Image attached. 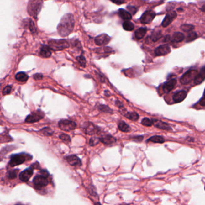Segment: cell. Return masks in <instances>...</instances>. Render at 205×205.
<instances>
[{"label": "cell", "mask_w": 205, "mask_h": 205, "mask_svg": "<svg viewBox=\"0 0 205 205\" xmlns=\"http://www.w3.org/2000/svg\"><path fill=\"white\" fill-rule=\"evenodd\" d=\"M16 79L21 82H27L28 79V76L24 72H19L15 76Z\"/></svg>", "instance_id": "25"}, {"label": "cell", "mask_w": 205, "mask_h": 205, "mask_svg": "<svg viewBox=\"0 0 205 205\" xmlns=\"http://www.w3.org/2000/svg\"><path fill=\"white\" fill-rule=\"evenodd\" d=\"M12 91V87L10 86H7L6 87L3 91V94L4 96H6V95H7V94H9Z\"/></svg>", "instance_id": "41"}, {"label": "cell", "mask_w": 205, "mask_h": 205, "mask_svg": "<svg viewBox=\"0 0 205 205\" xmlns=\"http://www.w3.org/2000/svg\"><path fill=\"white\" fill-rule=\"evenodd\" d=\"M66 159L68 163L72 166L78 167V166H81L82 164V162H81V160H80V158L77 157L76 155H71L68 156L66 158Z\"/></svg>", "instance_id": "16"}, {"label": "cell", "mask_w": 205, "mask_h": 205, "mask_svg": "<svg viewBox=\"0 0 205 205\" xmlns=\"http://www.w3.org/2000/svg\"><path fill=\"white\" fill-rule=\"evenodd\" d=\"M148 142H152L154 143H157V144H163L165 142L163 137L161 136H154L151 137L148 140Z\"/></svg>", "instance_id": "26"}, {"label": "cell", "mask_w": 205, "mask_h": 205, "mask_svg": "<svg viewBox=\"0 0 205 205\" xmlns=\"http://www.w3.org/2000/svg\"><path fill=\"white\" fill-rule=\"evenodd\" d=\"M205 80V66L202 67L194 80L195 85H200Z\"/></svg>", "instance_id": "18"}, {"label": "cell", "mask_w": 205, "mask_h": 205, "mask_svg": "<svg viewBox=\"0 0 205 205\" xmlns=\"http://www.w3.org/2000/svg\"><path fill=\"white\" fill-rule=\"evenodd\" d=\"M198 74V71L194 69H190L185 72L180 79V82L183 85H187L190 83L192 81H194L197 75Z\"/></svg>", "instance_id": "4"}, {"label": "cell", "mask_w": 205, "mask_h": 205, "mask_svg": "<svg viewBox=\"0 0 205 205\" xmlns=\"http://www.w3.org/2000/svg\"><path fill=\"white\" fill-rule=\"evenodd\" d=\"M152 121H153V125L160 129L166 130V131H171L172 130V129L171 128V127L167 124L166 123L164 122L157 120V119H154V120H152Z\"/></svg>", "instance_id": "19"}, {"label": "cell", "mask_w": 205, "mask_h": 205, "mask_svg": "<svg viewBox=\"0 0 205 205\" xmlns=\"http://www.w3.org/2000/svg\"><path fill=\"white\" fill-rule=\"evenodd\" d=\"M127 9L129 11V12L131 14H133V15L135 14V13L137 12V9L136 7L132 6H127Z\"/></svg>", "instance_id": "40"}, {"label": "cell", "mask_w": 205, "mask_h": 205, "mask_svg": "<svg viewBox=\"0 0 205 205\" xmlns=\"http://www.w3.org/2000/svg\"><path fill=\"white\" fill-rule=\"evenodd\" d=\"M40 55L43 58H49L51 56V51L49 47V46L46 45H43L41 46V50L40 52Z\"/></svg>", "instance_id": "21"}, {"label": "cell", "mask_w": 205, "mask_h": 205, "mask_svg": "<svg viewBox=\"0 0 205 205\" xmlns=\"http://www.w3.org/2000/svg\"><path fill=\"white\" fill-rule=\"evenodd\" d=\"M99 142H100L99 138H98L97 137H92L89 140V144L91 146H95L97 144H98Z\"/></svg>", "instance_id": "36"}, {"label": "cell", "mask_w": 205, "mask_h": 205, "mask_svg": "<svg viewBox=\"0 0 205 205\" xmlns=\"http://www.w3.org/2000/svg\"><path fill=\"white\" fill-rule=\"evenodd\" d=\"M181 29L184 32H191L194 29V26L190 24H184L181 26Z\"/></svg>", "instance_id": "32"}, {"label": "cell", "mask_w": 205, "mask_h": 205, "mask_svg": "<svg viewBox=\"0 0 205 205\" xmlns=\"http://www.w3.org/2000/svg\"><path fill=\"white\" fill-rule=\"evenodd\" d=\"M75 27L74 16L71 14H67L62 18L58 26V31L62 37H66L71 34Z\"/></svg>", "instance_id": "1"}, {"label": "cell", "mask_w": 205, "mask_h": 205, "mask_svg": "<svg viewBox=\"0 0 205 205\" xmlns=\"http://www.w3.org/2000/svg\"><path fill=\"white\" fill-rule=\"evenodd\" d=\"M143 139H144V137L142 136H139L134 137L133 138V140L135 142H142Z\"/></svg>", "instance_id": "44"}, {"label": "cell", "mask_w": 205, "mask_h": 205, "mask_svg": "<svg viewBox=\"0 0 205 205\" xmlns=\"http://www.w3.org/2000/svg\"><path fill=\"white\" fill-rule=\"evenodd\" d=\"M29 28L30 30L33 33H35L36 32V28L35 27L34 23L32 21H30V24H29Z\"/></svg>", "instance_id": "42"}, {"label": "cell", "mask_w": 205, "mask_h": 205, "mask_svg": "<svg viewBox=\"0 0 205 205\" xmlns=\"http://www.w3.org/2000/svg\"><path fill=\"white\" fill-rule=\"evenodd\" d=\"M118 128L119 130H121L123 132L127 133V132H130L131 131V128H130V126L123 121H120L118 123Z\"/></svg>", "instance_id": "28"}, {"label": "cell", "mask_w": 205, "mask_h": 205, "mask_svg": "<svg viewBox=\"0 0 205 205\" xmlns=\"http://www.w3.org/2000/svg\"><path fill=\"white\" fill-rule=\"evenodd\" d=\"M184 34L180 32L175 33L172 36V41L175 43H179L181 41H183L184 40Z\"/></svg>", "instance_id": "24"}, {"label": "cell", "mask_w": 205, "mask_h": 205, "mask_svg": "<svg viewBox=\"0 0 205 205\" xmlns=\"http://www.w3.org/2000/svg\"><path fill=\"white\" fill-rule=\"evenodd\" d=\"M176 16H177V14L174 11L168 13L166 14V17L164 18V20L162 22V26L163 27H166L169 26L173 21V20L176 18Z\"/></svg>", "instance_id": "13"}, {"label": "cell", "mask_w": 205, "mask_h": 205, "mask_svg": "<svg viewBox=\"0 0 205 205\" xmlns=\"http://www.w3.org/2000/svg\"><path fill=\"white\" fill-rule=\"evenodd\" d=\"M170 39H171V37H170V35H166V36L164 37V41H169Z\"/></svg>", "instance_id": "47"}, {"label": "cell", "mask_w": 205, "mask_h": 205, "mask_svg": "<svg viewBox=\"0 0 205 205\" xmlns=\"http://www.w3.org/2000/svg\"><path fill=\"white\" fill-rule=\"evenodd\" d=\"M33 174V171L31 168L27 169L25 171H22L19 174V178L21 181L24 182H27Z\"/></svg>", "instance_id": "17"}, {"label": "cell", "mask_w": 205, "mask_h": 205, "mask_svg": "<svg viewBox=\"0 0 205 205\" xmlns=\"http://www.w3.org/2000/svg\"><path fill=\"white\" fill-rule=\"evenodd\" d=\"M197 38V34L196 32L191 31L189 34H188L187 39H186V42L190 43L191 41H194Z\"/></svg>", "instance_id": "30"}, {"label": "cell", "mask_w": 205, "mask_h": 205, "mask_svg": "<svg viewBox=\"0 0 205 205\" xmlns=\"http://www.w3.org/2000/svg\"><path fill=\"white\" fill-rule=\"evenodd\" d=\"M59 127L64 131H69L71 130H73L76 128V124L75 122L68 120V119H62L61 120L58 124Z\"/></svg>", "instance_id": "5"}, {"label": "cell", "mask_w": 205, "mask_h": 205, "mask_svg": "<svg viewBox=\"0 0 205 205\" xmlns=\"http://www.w3.org/2000/svg\"><path fill=\"white\" fill-rule=\"evenodd\" d=\"M123 28L125 30L128 31H131L134 29V25L130 21H125L123 23Z\"/></svg>", "instance_id": "29"}, {"label": "cell", "mask_w": 205, "mask_h": 205, "mask_svg": "<svg viewBox=\"0 0 205 205\" xmlns=\"http://www.w3.org/2000/svg\"><path fill=\"white\" fill-rule=\"evenodd\" d=\"M82 129L85 133L89 135H93L98 131V129L93 124L90 122H86L83 124Z\"/></svg>", "instance_id": "8"}, {"label": "cell", "mask_w": 205, "mask_h": 205, "mask_svg": "<svg viewBox=\"0 0 205 205\" xmlns=\"http://www.w3.org/2000/svg\"><path fill=\"white\" fill-rule=\"evenodd\" d=\"M199 104H200V106H205V89L203 92V94L202 97V98L199 101Z\"/></svg>", "instance_id": "43"}, {"label": "cell", "mask_w": 205, "mask_h": 205, "mask_svg": "<svg viewBox=\"0 0 205 205\" xmlns=\"http://www.w3.org/2000/svg\"><path fill=\"white\" fill-rule=\"evenodd\" d=\"M98 109L100 110V111L103 112H105V113H112V110L110 108L109 106H106V105H104V104H101L98 106Z\"/></svg>", "instance_id": "33"}, {"label": "cell", "mask_w": 205, "mask_h": 205, "mask_svg": "<svg viewBox=\"0 0 205 205\" xmlns=\"http://www.w3.org/2000/svg\"><path fill=\"white\" fill-rule=\"evenodd\" d=\"M43 75L40 73H37L34 75V78L35 80H41L43 78Z\"/></svg>", "instance_id": "45"}, {"label": "cell", "mask_w": 205, "mask_h": 205, "mask_svg": "<svg viewBox=\"0 0 205 205\" xmlns=\"http://www.w3.org/2000/svg\"><path fill=\"white\" fill-rule=\"evenodd\" d=\"M124 115L127 118L129 119L131 121H136L139 118V114L136 112H127Z\"/></svg>", "instance_id": "27"}, {"label": "cell", "mask_w": 205, "mask_h": 205, "mask_svg": "<svg viewBox=\"0 0 205 205\" xmlns=\"http://www.w3.org/2000/svg\"><path fill=\"white\" fill-rule=\"evenodd\" d=\"M43 6L42 0H30L28 5V12L29 15L37 19Z\"/></svg>", "instance_id": "2"}, {"label": "cell", "mask_w": 205, "mask_h": 205, "mask_svg": "<svg viewBox=\"0 0 205 205\" xmlns=\"http://www.w3.org/2000/svg\"><path fill=\"white\" fill-rule=\"evenodd\" d=\"M99 140L100 142H102L103 144L107 145L114 144L115 142H116V139L110 135L102 136L99 138Z\"/></svg>", "instance_id": "20"}, {"label": "cell", "mask_w": 205, "mask_h": 205, "mask_svg": "<svg viewBox=\"0 0 205 205\" xmlns=\"http://www.w3.org/2000/svg\"><path fill=\"white\" fill-rule=\"evenodd\" d=\"M42 132H43V133L45 135L48 136H51V135L53 134V131H52L51 129H49V128H45V129H43L42 130Z\"/></svg>", "instance_id": "38"}, {"label": "cell", "mask_w": 205, "mask_h": 205, "mask_svg": "<svg viewBox=\"0 0 205 205\" xmlns=\"http://www.w3.org/2000/svg\"><path fill=\"white\" fill-rule=\"evenodd\" d=\"M142 124L144 126L150 127L153 125V121H152V120H151L148 118H145L142 121Z\"/></svg>", "instance_id": "34"}, {"label": "cell", "mask_w": 205, "mask_h": 205, "mask_svg": "<svg viewBox=\"0 0 205 205\" xmlns=\"http://www.w3.org/2000/svg\"><path fill=\"white\" fill-rule=\"evenodd\" d=\"M156 14L152 10L145 12L140 18V22L144 24H149L154 20Z\"/></svg>", "instance_id": "9"}, {"label": "cell", "mask_w": 205, "mask_h": 205, "mask_svg": "<svg viewBox=\"0 0 205 205\" xmlns=\"http://www.w3.org/2000/svg\"><path fill=\"white\" fill-rule=\"evenodd\" d=\"M187 96V93L185 90H181L176 92L173 96V100L175 103H180L184 101Z\"/></svg>", "instance_id": "15"}, {"label": "cell", "mask_w": 205, "mask_h": 205, "mask_svg": "<svg viewBox=\"0 0 205 205\" xmlns=\"http://www.w3.org/2000/svg\"><path fill=\"white\" fill-rule=\"evenodd\" d=\"M147 29L145 28H140L138 29H137L135 32V37L137 40H140L143 39L144 36L146 33Z\"/></svg>", "instance_id": "23"}, {"label": "cell", "mask_w": 205, "mask_h": 205, "mask_svg": "<svg viewBox=\"0 0 205 205\" xmlns=\"http://www.w3.org/2000/svg\"><path fill=\"white\" fill-rule=\"evenodd\" d=\"M60 138L61 140H62L63 141H65V142H70V141H71L70 137L67 134H61L60 136Z\"/></svg>", "instance_id": "39"}, {"label": "cell", "mask_w": 205, "mask_h": 205, "mask_svg": "<svg viewBox=\"0 0 205 205\" xmlns=\"http://www.w3.org/2000/svg\"><path fill=\"white\" fill-rule=\"evenodd\" d=\"M162 37V34L160 31H156L154 32L151 35V39L153 41H157Z\"/></svg>", "instance_id": "31"}, {"label": "cell", "mask_w": 205, "mask_h": 205, "mask_svg": "<svg viewBox=\"0 0 205 205\" xmlns=\"http://www.w3.org/2000/svg\"><path fill=\"white\" fill-rule=\"evenodd\" d=\"M111 39L108 35L106 34H103L98 35L95 39V43L98 46H104L108 45Z\"/></svg>", "instance_id": "11"}, {"label": "cell", "mask_w": 205, "mask_h": 205, "mask_svg": "<svg viewBox=\"0 0 205 205\" xmlns=\"http://www.w3.org/2000/svg\"><path fill=\"white\" fill-rule=\"evenodd\" d=\"M201 10H202V12H203L204 13H205V5H203V6H202V7L201 8Z\"/></svg>", "instance_id": "48"}, {"label": "cell", "mask_w": 205, "mask_h": 205, "mask_svg": "<svg viewBox=\"0 0 205 205\" xmlns=\"http://www.w3.org/2000/svg\"><path fill=\"white\" fill-rule=\"evenodd\" d=\"M47 177H45L42 175L36 176L33 179V184L34 187L37 189H40L43 187H46L49 183Z\"/></svg>", "instance_id": "7"}, {"label": "cell", "mask_w": 205, "mask_h": 205, "mask_svg": "<svg viewBox=\"0 0 205 205\" xmlns=\"http://www.w3.org/2000/svg\"><path fill=\"white\" fill-rule=\"evenodd\" d=\"M118 13L120 17L125 21H130L132 19V15L129 12L123 8L119 10Z\"/></svg>", "instance_id": "22"}, {"label": "cell", "mask_w": 205, "mask_h": 205, "mask_svg": "<svg viewBox=\"0 0 205 205\" xmlns=\"http://www.w3.org/2000/svg\"><path fill=\"white\" fill-rule=\"evenodd\" d=\"M76 59H77V61L79 62V64L82 67H85L86 66V60H85V58L83 55H81L79 56H77L76 58Z\"/></svg>", "instance_id": "35"}, {"label": "cell", "mask_w": 205, "mask_h": 205, "mask_svg": "<svg viewBox=\"0 0 205 205\" xmlns=\"http://www.w3.org/2000/svg\"><path fill=\"white\" fill-rule=\"evenodd\" d=\"M171 49L168 45H163L155 49V54L157 56H164L171 52Z\"/></svg>", "instance_id": "12"}, {"label": "cell", "mask_w": 205, "mask_h": 205, "mask_svg": "<svg viewBox=\"0 0 205 205\" xmlns=\"http://www.w3.org/2000/svg\"></svg>", "instance_id": "50"}, {"label": "cell", "mask_w": 205, "mask_h": 205, "mask_svg": "<svg viewBox=\"0 0 205 205\" xmlns=\"http://www.w3.org/2000/svg\"><path fill=\"white\" fill-rule=\"evenodd\" d=\"M111 1H112L113 3L116 4L118 5H120L123 4L125 2V0H111Z\"/></svg>", "instance_id": "46"}, {"label": "cell", "mask_w": 205, "mask_h": 205, "mask_svg": "<svg viewBox=\"0 0 205 205\" xmlns=\"http://www.w3.org/2000/svg\"><path fill=\"white\" fill-rule=\"evenodd\" d=\"M17 176V171H8L7 177L9 179H14Z\"/></svg>", "instance_id": "37"}, {"label": "cell", "mask_w": 205, "mask_h": 205, "mask_svg": "<svg viewBox=\"0 0 205 205\" xmlns=\"http://www.w3.org/2000/svg\"><path fill=\"white\" fill-rule=\"evenodd\" d=\"M182 11V8H179L178 9V11Z\"/></svg>", "instance_id": "49"}, {"label": "cell", "mask_w": 205, "mask_h": 205, "mask_svg": "<svg viewBox=\"0 0 205 205\" xmlns=\"http://www.w3.org/2000/svg\"><path fill=\"white\" fill-rule=\"evenodd\" d=\"M25 160H26L25 156L23 154L14 155L13 156H12V157L11 158V160L10 161V165L12 167H14L20 165L24 163Z\"/></svg>", "instance_id": "10"}, {"label": "cell", "mask_w": 205, "mask_h": 205, "mask_svg": "<svg viewBox=\"0 0 205 205\" xmlns=\"http://www.w3.org/2000/svg\"><path fill=\"white\" fill-rule=\"evenodd\" d=\"M176 79H171V80L165 82L163 85V90L164 93H169L175 88L176 85Z\"/></svg>", "instance_id": "14"}, {"label": "cell", "mask_w": 205, "mask_h": 205, "mask_svg": "<svg viewBox=\"0 0 205 205\" xmlns=\"http://www.w3.org/2000/svg\"><path fill=\"white\" fill-rule=\"evenodd\" d=\"M45 116L44 113L41 110H37V112H33L29 115L25 119V122L27 123H36L41 120Z\"/></svg>", "instance_id": "6"}, {"label": "cell", "mask_w": 205, "mask_h": 205, "mask_svg": "<svg viewBox=\"0 0 205 205\" xmlns=\"http://www.w3.org/2000/svg\"><path fill=\"white\" fill-rule=\"evenodd\" d=\"M68 41L64 39L61 40H52L49 41V47L53 50H62L69 47Z\"/></svg>", "instance_id": "3"}]
</instances>
